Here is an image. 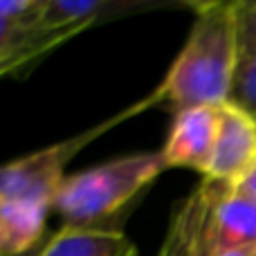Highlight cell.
Wrapping results in <instances>:
<instances>
[{
  "label": "cell",
  "instance_id": "6da1fadb",
  "mask_svg": "<svg viewBox=\"0 0 256 256\" xmlns=\"http://www.w3.org/2000/svg\"><path fill=\"white\" fill-rule=\"evenodd\" d=\"M194 25L162 84L150 92L158 106L180 112L230 102L238 56V2H194Z\"/></svg>",
  "mask_w": 256,
  "mask_h": 256
},
{
  "label": "cell",
  "instance_id": "7a4b0ae2",
  "mask_svg": "<svg viewBox=\"0 0 256 256\" xmlns=\"http://www.w3.org/2000/svg\"><path fill=\"white\" fill-rule=\"evenodd\" d=\"M166 168L162 150L122 155L68 176L52 209L61 216L63 227L104 230V222L135 202Z\"/></svg>",
  "mask_w": 256,
  "mask_h": 256
},
{
  "label": "cell",
  "instance_id": "3957f363",
  "mask_svg": "<svg viewBox=\"0 0 256 256\" xmlns=\"http://www.w3.org/2000/svg\"><path fill=\"white\" fill-rule=\"evenodd\" d=\"M150 108H155V102L148 94L142 102L132 104L122 112L112 115L110 120L88 128V130L70 137V140L45 146L40 150H34L30 155H22V158H16L12 162L2 164L0 166V204L14 202V200H30V202H43L52 207L63 180L68 178L66 176L68 162L74 155H79L90 142L102 137L104 132L124 124L130 117L140 115V112L150 110Z\"/></svg>",
  "mask_w": 256,
  "mask_h": 256
},
{
  "label": "cell",
  "instance_id": "277c9868",
  "mask_svg": "<svg viewBox=\"0 0 256 256\" xmlns=\"http://www.w3.org/2000/svg\"><path fill=\"white\" fill-rule=\"evenodd\" d=\"M218 108L198 106L176 112L162 148L168 168H191L207 176L218 137Z\"/></svg>",
  "mask_w": 256,
  "mask_h": 256
},
{
  "label": "cell",
  "instance_id": "5b68a950",
  "mask_svg": "<svg viewBox=\"0 0 256 256\" xmlns=\"http://www.w3.org/2000/svg\"><path fill=\"white\" fill-rule=\"evenodd\" d=\"M256 248V202L216 182V194L202 234V256Z\"/></svg>",
  "mask_w": 256,
  "mask_h": 256
},
{
  "label": "cell",
  "instance_id": "8992f818",
  "mask_svg": "<svg viewBox=\"0 0 256 256\" xmlns=\"http://www.w3.org/2000/svg\"><path fill=\"white\" fill-rule=\"evenodd\" d=\"M256 162V120L234 104L218 108V137L207 180L232 184Z\"/></svg>",
  "mask_w": 256,
  "mask_h": 256
},
{
  "label": "cell",
  "instance_id": "52a82bcc",
  "mask_svg": "<svg viewBox=\"0 0 256 256\" xmlns=\"http://www.w3.org/2000/svg\"><path fill=\"white\" fill-rule=\"evenodd\" d=\"M216 194V182L204 178L171 214L158 256H202V234Z\"/></svg>",
  "mask_w": 256,
  "mask_h": 256
},
{
  "label": "cell",
  "instance_id": "ba28073f",
  "mask_svg": "<svg viewBox=\"0 0 256 256\" xmlns=\"http://www.w3.org/2000/svg\"><path fill=\"white\" fill-rule=\"evenodd\" d=\"M160 7H166V2H160V0H48L40 25H99L104 20L122 18L126 14L150 12Z\"/></svg>",
  "mask_w": 256,
  "mask_h": 256
},
{
  "label": "cell",
  "instance_id": "9c48e42d",
  "mask_svg": "<svg viewBox=\"0 0 256 256\" xmlns=\"http://www.w3.org/2000/svg\"><path fill=\"white\" fill-rule=\"evenodd\" d=\"M36 256H140L120 230H74L63 227Z\"/></svg>",
  "mask_w": 256,
  "mask_h": 256
},
{
  "label": "cell",
  "instance_id": "30bf717a",
  "mask_svg": "<svg viewBox=\"0 0 256 256\" xmlns=\"http://www.w3.org/2000/svg\"><path fill=\"white\" fill-rule=\"evenodd\" d=\"M50 204L14 200L0 204V230L4 238V256H18L32 250L45 234Z\"/></svg>",
  "mask_w": 256,
  "mask_h": 256
},
{
  "label": "cell",
  "instance_id": "8fae6325",
  "mask_svg": "<svg viewBox=\"0 0 256 256\" xmlns=\"http://www.w3.org/2000/svg\"><path fill=\"white\" fill-rule=\"evenodd\" d=\"M230 104L256 120V32L238 16V56L232 79Z\"/></svg>",
  "mask_w": 256,
  "mask_h": 256
},
{
  "label": "cell",
  "instance_id": "7c38bea8",
  "mask_svg": "<svg viewBox=\"0 0 256 256\" xmlns=\"http://www.w3.org/2000/svg\"><path fill=\"white\" fill-rule=\"evenodd\" d=\"M45 7L48 0H0V18L22 27H32L40 22Z\"/></svg>",
  "mask_w": 256,
  "mask_h": 256
},
{
  "label": "cell",
  "instance_id": "4fadbf2b",
  "mask_svg": "<svg viewBox=\"0 0 256 256\" xmlns=\"http://www.w3.org/2000/svg\"><path fill=\"white\" fill-rule=\"evenodd\" d=\"M32 27H22V25H16V22H9V20H4V18H0V76H2V70H4V66H7V61L12 58V54L20 48V43L25 40L27 32H30Z\"/></svg>",
  "mask_w": 256,
  "mask_h": 256
},
{
  "label": "cell",
  "instance_id": "5bb4252c",
  "mask_svg": "<svg viewBox=\"0 0 256 256\" xmlns=\"http://www.w3.org/2000/svg\"><path fill=\"white\" fill-rule=\"evenodd\" d=\"M227 186H230L232 194L243 196V198H248V200H252V202H256V162L243 173V176L238 178V180H234L232 184H227Z\"/></svg>",
  "mask_w": 256,
  "mask_h": 256
},
{
  "label": "cell",
  "instance_id": "9a60e30c",
  "mask_svg": "<svg viewBox=\"0 0 256 256\" xmlns=\"http://www.w3.org/2000/svg\"><path fill=\"white\" fill-rule=\"evenodd\" d=\"M238 16H240V20L248 22V25L256 32V2H252V0L238 2Z\"/></svg>",
  "mask_w": 256,
  "mask_h": 256
},
{
  "label": "cell",
  "instance_id": "2e32d148",
  "mask_svg": "<svg viewBox=\"0 0 256 256\" xmlns=\"http://www.w3.org/2000/svg\"><path fill=\"white\" fill-rule=\"evenodd\" d=\"M218 256H256V248H252V250H232V252L218 254Z\"/></svg>",
  "mask_w": 256,
  "mask_h": 256
},
{
  "label": "cell",
  "instance_id": "e0dca14e",
  "mask_svg": "<svg viewBox=\"0 0 256 256\" xmlns=\"http://www.w3.org/2000/svg\"><path fill=\"white\" fill-rule=\"evenodd\" d=\"M0 256H4V238H2V230H0Z\"/></svg>",
  "mask_w": 256,
  "mask_h": 256
}]
</instances>
